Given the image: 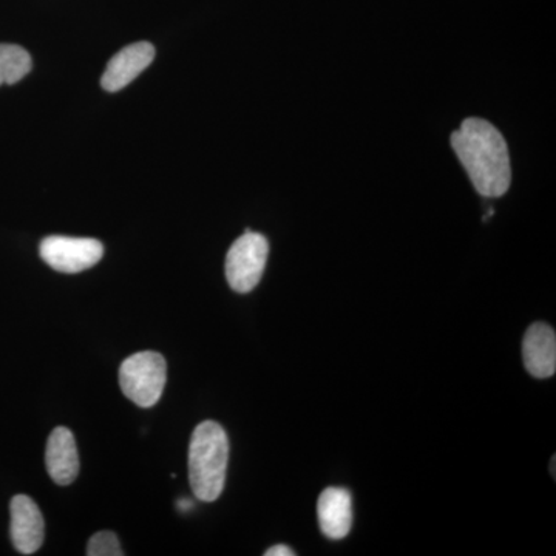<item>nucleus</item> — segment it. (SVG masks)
Returning <instances> with one entry per match:
<instances>
[{"label": "nucleus", "mask_w": 556, "mask_h": 556, "mask_svg": "<svg viewBox=\"0 0 556 556\" xmlns=\"http://www.w3.org/2000/svg\"><path fill=\"white\" fill-rule=\"evenodd\" d=\"M452 146L475 189L486 199L503 197L510 188V156L506 139L489 121L468 118L452 135Z\"/></svg>", "instance_id": "nucleus-1"}, {"label": "nucleus", "mask_w": 556, "mask_h": 556, "mask_svg": "<svg viewBox=\"0 0 556 556\" xmlns=\"http://www.w3.org/2000/svg\"><path fill=\"white\" fill-rule=\"evenodd\" d=\"M166 380V358L155 351L134 354L119 368L121 390L138 407H153L163 396Z\"/></svg>", "instance_id": "nucleus-3"}, {"label": "nucleus", "mask_w": 556, "mask_h": 556, "mask_svg": "<svg viewBox=\"0 0 556 556\" xmlns=\"http://www.w3.org/2000/svg\"><path fill=\"white\" fill-rule=\"evenodd\" d=\"M192 507H193V504L190 503V501H188V500H179L178 501V508L181 511H188Z\"/></svg>", "instance_id": "nucleus-14"}, {"label": "nucleus", "mask_w": 556, "mask_h": 556, "mask_svg": "<svg viewBox=\"0 0 556 556\" xmlns=\"http://www.w3.org/2000/svg\"><path fill=\"white\" fill-rule=\"evenodd\" d=\"M228 463L229 439L225 428L214 420H204L193 430L189 444V481L197 500H218L225 489Z\"/></svg>", "instance_id": "nucleus-2"}, {"label": "nucleus", "mask_w": 556, "mask_h": 556, "mask_svg": "<svg viewBox=\"0 0 556 556\" xmlns=\"http://www.w3.org/2000/svg\"><path fill=\"white\" fill-rule=\"evenodd\" d=\"M87 555L89 556H123L118 536L113 532H98L90 538L87 544Z\"/></svg>", "instance_id": "nucleus-12"}, {"label": "nucleus", "mask_w": 556, "mask_h": 556, "mask_svg": "<svg viewBox=\"0 0 556 556\" xmlns=\"http://www.w3.org/2000/svg\"><path fill=\"white\" fill-rule=\"evenodd\" d=\"M269 243L262 233L247 230L233 241L226 255V278L229 287L247 294L257 287L268 262Z\"/></svg>", "instance_id": "nucleus-4"}, {"label": "nucleus", "mask_w": 556, "mask_h": 556, "mask_svg": "<svg viewBox=\"0 0 556 556\" xmlns=\"http://www.w3.org/2000/svg\"><path fill=\"white\" fill-rule=\"evenodd\" d=\"M522 358L527 371L538 379L552 378L556 371V336L547 324H533L522 340Z\"/></svg>", "instance_id": "nucleus-8"}, {"label": "nucleus", "mask_w": 556, "mask_h": 556, "mask_svg": "<svg viewBox=\"0 0 556 556\" xmlns=\"http://www.w3.org/2000/svg\"><path fill=\"white\" fill-rule=\"evenodd\" d=\"M39 254L58 273L78 274L100 263L104 257V247L94 239L51 236L40 243Z\"/></svg>", "instance_id": "nucleus-5"}, {"label": "nucleus", "mask_w": 556, "mask_h": 556, "mask_svg": "<svg viewBox=\"0 0 556 556\" xmlns=\"http://www.w3.org/2000/svg\"><path fill=\"white\" fill-rule=\"evenodd\" d=\"M266 556H294L295 552L292 551L291 547L283 546V544H278V546H274L268 548L265 552Z\"/></svg>", "instance_id": "nucleus-13"}, {"label": "nucleus", "mask_w": 556, "mask_h": 556, "mask_svg": "<svg viewBox=\"0 0 556 556\" xmlns=\"http://www.w3.org/2000/svg\"><path fill=\"white\" fill-rule=\"evenodd\" d=\"M30 53L20 46L0 43V86L16 84L31 72Z\"/></svg>", "instance_id": "nucleus-11"}, {"label": "nucleus", "mask_w": 556, "mask_h": 556, "mask_svg": "<svg viewBox=\"0 0 556 556\" xmlns=\"http://www.w3.org/2000/svg\"><path fill=\"white\" fill-rule=\"evenodd\" d=\"M552 475H554L555 478V456L554 459H552Z\"/></svg>", "instance_id": "nucleus-15"}, {"label": "nucleus", "mask_w": 556, "mask_h": 556, "mask_svg": "<svg viewBox=\"0 0 556 556\" xmlns=\"http://www.w3.org/2000/svg\"><path fill=\"white\" fill-rule=\"evenodd\" d=\"M11 540L22 555L38 552L46 536V522L31 497L17 495L11 500Z\"/></svg>", "instance_id": "nucleus-6"}, {"label": "nucleus", "mask_w": 556, "mask_h": 556, "mask_svg": "<svg viewBox=\"0 0 556 556\" xmlns=\"http://www.w3.org/2000/svg\"><path fill=\"white\" fill-rule=\"evenodd\" d=\"M46 466L58 485H70L79 473V456L75 437L65 427L51 431L46 450Z\"/></svg>", "instance_id": "nucleus-10"}, {"label": "nucleus", "mask_w": 556, "mask_h": 556, "mask_svg": "<svg viewBox=\"0 0 556 556\" xmlns=\"http://www.w3.org/2000/svg\"><path fill=\"white\" fill-rule=\"evenodd\" d=\"M318 525L329 540H342L353 526V497L346 489L329 486L317 503Z\"/></svg>", "instance_id": "nucleus-9"}, {"label": "nucleus", "mask_w": 556, "mask_h": 556, "mask_svg": "<svg viewBox=\"0 0 556 556\" xmlns=\"http://www.w3.org/2000/svg\"><path fill=\"white\" fill-rule=\"evenodd\" d=\"M155 60V47L150 42H135L118 51L110 60L108 68L101 78L102 89L119 91L129 86L131 80L138 78Z\"/></svg>", "instance_id": "nucleus-7"}]
</instances>
